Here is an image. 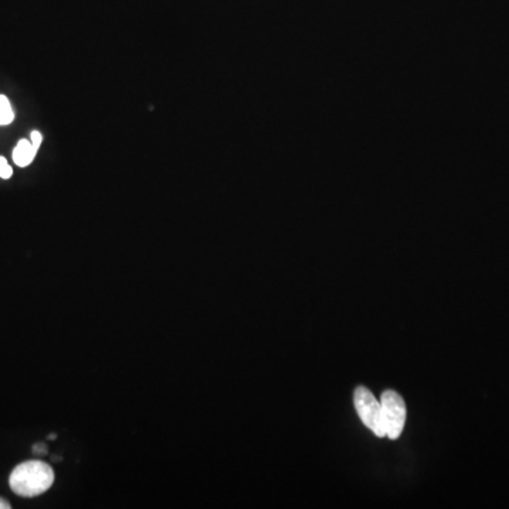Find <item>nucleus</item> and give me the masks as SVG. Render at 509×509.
I'll list each match as a JSON object with an SVG mask.
<instances>
[{
  "instance_id": "f03ea898",
  "label": "nucleus",
  "mask_w": 509,
  "mask_h": 509,
  "mask_svg": "<svg viewBox=\"0 0 509 509\" xmlns=\"http://www.w3.org/2000/svg\"><path fill=\"white\" fill-rule=\"evenodd\" d=\"M354 405L362 423L374 435L378 436V437H385L387 428H385V421H383L382 406H381V402L376 401L373 392L364 387L357 388L354 392Z\"/></svg>"
},
{
  "instance_id": "0eeeda50",
  "label": "nucleus",
  "mask_w": 509,
  "mask_h": 509,
  "mask_svg": "<svg viewBox=\"0 0 509 509\" xmlns=\"http://www.w3.org/2000/svg\"><path fill=\"white\" fill-rule=\"evenodd\" d=\"M42 139H44V137H42V132H39V130H33L32 134H30V139H28V141L32 142L35 149L39 150V149L42 148Z\"/></svg>"
},
{
  "instance_id": "1a4fd4ad",
  "label": "nucleus",
  "mask_w": 509,
  "mask_h": 509,
  "mask_svg": "<svg viewBox=\"0 0 509 509\" xmlns=\"http://www.w3.org/2000/svg\"><path fill=\"white\" fill-rule=\"evenodd\" d=\"M35 453H46V446H42V444H39V446L35 447Z\"/></svg>"
},
{
  "instance_id": "7ed1b4c3",
  "label": "nucleus",
  "mask_w": 509,
  "mask_h": 509,
  "mask_svg": "<svg viewBox=\"0 0 509 509\" xmlns=\"http://www.w3.org/2000/svg\"><path fill=\"white\" fill-rule=\"evenodd\" d=\"M382 406L383 421L387 428V437L390 440L399 439L404 432L405 421H406V406L404 397L395 390H385L381 397Z\"/></svg>"
},
{
  "instance_id": "423d86ee",
  "label": "nucleus",
  "mask_w": 509,
  "mask_h": 509,
  "mask_svg": "<svg viewBox=\"0 0 509 509\" xmlns=\"http://www.w3.org/2000/svg\"><path fill=\"white\" fill-rule=\"evenodd\" d=\"M13 176V169L7 162L6 158L0 156V179L9 180Z\"/></svg>"
},
{
  "instance_id": "39448f33",
  "label": "nucleus",
  "mask_w": 509,
  "mask_h": 509,
  "mask_svg": "<svg viewBox=\"0 0 509 509\" xmlns=\"http://www.w3.org/2000/svg\"><path fill=\"white\" fill-rule=\"evenodd\" d=\"M14 120V111L9 98L0 96V127H7Z\"/></svg>"
},
{
  "instance_id": "6e6552de",
  "label": "nucleus",
  "mask_w": 509,
  "mask_h": 509,
  "mask_svg": "<svg viewBox=\"0 0 509 509\" xmlns=\"http://www.w3.org/2000/svg\"><path fill=\"white\" fill-rule=\"evenodd\" d=\"M11 504L7 503L6 499L0 498V509H11Z\"/></svg>"
},
{
  "instance_id": "20e7f679",
  "label": "nucleus",
  "mask_w": 509,
  "mask_h": 509,
  "mask_svg": "<svg viewBox=\"0 0 509 509\" xmlns=\"http://www.w3.org/2000/svg\"><path fill=\"white\" fill-rule=\"evenodd\" d=\"M37 149H35L32 142L28 139H20L16 144V148L13 149V162L19 167H27V166L32 165L35 162V155H37Z\"/></svg>"
},
{
  "instance_id": "f257e3e1",
  "label": "nucleus",
  "mask_w": 509,
  "mask_h": 509,
  "mask_svg": "<svg viewBox=\"0 0 509 509\" xmlns=\"http://www.w3.org/2000/svg\"><path fill=\"white\" fill-rule=\"evenodd\" d=\"M53 482V468L40 460L21 463L12 471L11 478H9L12 491L26 498L42 496L51 489Z\"/></svg>"
}]
</instances>
